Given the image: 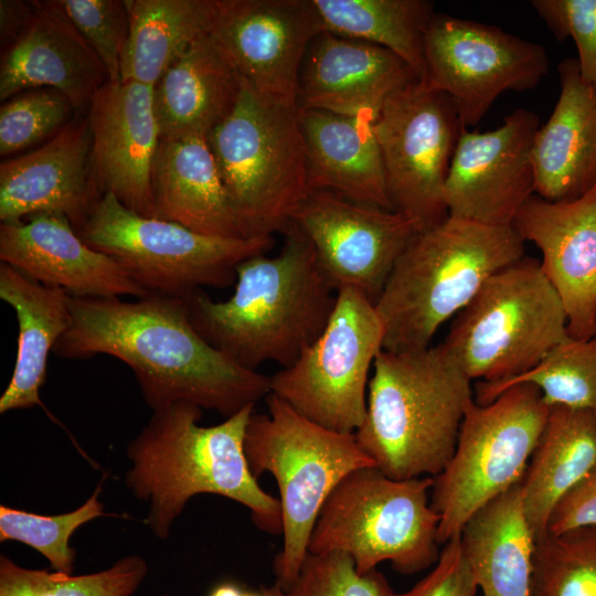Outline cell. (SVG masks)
Instances as JSON below:
<instances>
[{"label":"cell","mask_w":596,"mask_h":596,"mask_svg":"<svg viewBox=\"0 0 596 596\" xmlns=\"http://www.w3.org/2000/svg\"><path fill=\"white\" fill-rule=\"evenodd\" d=\"M549 413L540 390L529 383L508 387L488 404L471 403L451 459L434 477L430 504L440 517L439 544L522 480Z\"/></svg>","instance_id":"11"},{"label":"cell","mask_w":596,"mask_h":596,"mask_svg":"<svg viewBox=\"0 0 596 596\" xmlns=\"http://www.w3.org/2000/svg\"><path fill=\"white\" fill-rule=\"evenodd\" d=\"M539 116L518 108L493 130L464 129L444 185L450 216L511 227L534 192L531 150Z\"/></svg>","instance_id":"17"},{"label":"cell","mask_w":596,"mask_h":596,"mask_svg":"<svg viewBox=\"0 0 596 596\" xmlns=\"http://www.w3.org/2000/svg\"><path fill=\"white\" fill-rule=\"evenodd\" d=\"M299 116L310 190L392 210L374 119L302 108Z\"/></svg>","instance_id":"26"},{"label":"cell","mask_w":596,"mask_h":596,"mask_svg":"<svg viewBox=\"0 0 596 596\" xmlns=\"http://www.w3.org/2000/svg\"><path fill=\"white\" fill-rule=\"evenodd\" d=\"M416 78L390 50L323 32L305 56L297 104L302 109L375 120L385 100Z\"/></svg>","instance_id":"23"},{"label":"cell","mask_w":596,"mask_h":596,"mask_svg":"<svg viewBox=\"0 0 596 596\" xmlns=\"http://www.w3.org/2000/svg\"><path fill=\"white\" fill-rule=\"evenodd\" d=\"M242 77L211 34L198 40L153 86L160 138H207L235 107Z\"/></svg>","instance_id":"27"},{"label":"cell","mask_w":596,"mask_h":596,"mask_svg":"<svg viewBox=\"0 0 596 596\" xmlns=\"http://www.w3.org/2000/svg\"><path fill=\"white\" fill-rule=\"evenodd\" d=\"M323 32L373 43L424 74V39L436 14L426 0H312Z\"/></svg>","instance_id":"32"},{"label":"cell","mask_w":596,"mask_h":596,"mask_svg":"<svg viewBox=\"0 0 596 596\" xmlns=\"http://www.w3.org/2000/svg\"><path fill=\"white\" fill-rule=\"evenodd\" d=\"M464 129L451 98L418 78L394 92L374 120L392 210L418 233L449 216L444 185Z\"/></svg>","instance_id":"13"},{"label":"cell","mask_w":596,"mask_h":596,"mask_svg":"<svg viewBox=\"0 0 596 596\" xmlns=\"http://www.w3.org/2000/svg\"><path fill=\"white\" fill-rule=\"evenodd\" d=\"M153 217L199 234L247 238L206 138H160L152 168Z\"/></svg>","instance_id":"25"},{"label":"cell","mask_w":596,"mask_h":596,"mask_svg":"<svg viewBox=\"0 0 596 596\" xmlns=\"http://www.w3.org/2000/svg\"><path fill=\"white\" fill-rule=\"evenodd\" d=\"M596 465V415L550 406L540 440L521 480L524 513L535 541L547 534L560 500Z\"/></svg>","instance_id":"30"},{"label":"cell","mask_w":596,"mask_h":596,"mask_svg":"<svg viewBox=\"0 0 596 596\" xmlns=\"http://www.w3.org/2000/svg\"><path fill=\"white\" fill-rule=\"evenodd\" d=\"M58 2L103 62L109 82H120L121 64L129 36L126 2L119 0H58Z\"/></svg>","instance_id":"39"},{"label":"cell","mask_w":596,"mask_h":596,"mask_svg":"<svg viewBox=\"0 0 596 596\" xmlns=\"http://www.w3.org/2000/svg\"><path fill=\"white\" fill-rule=\"evenodd\" d=\"M70 326L53 353L67 360L107 354L123 361L152 411L189 403L230 417L270 393V376L236 364L199 334L184 298L70 296Z\"/></svg>","instance_id":"1"},{"label":"cell","mask_w":596,"mask_h":596,"mask_svg":"<svg viewBox=\"0 0 596 596\" xmlns=\"http://www.w3.org/2000/svg\"><path fill=\"white\" fill-rule=\"evenodd\" d=\"M549 67L541 44L494 25L436 13L424 39L421 81L448 95L468 128L502 93L534 89Z\"/></svg>","instance_id":"14"},{"label":"cell","mask_w":596,"mask_h":596,"mask_svg":"<svg viewBox=\"0 0 596 596\" xmlns=\"http://www.w3.org/2000/svg\"><path fill=\"white\" fill-rule=\"evenodd\" d=\"M381 350L375 304L356 289H339L324 330L270 376V393L320 426L354 434L366 416L370 369Z\"/></svg>","instance_id":"12"},{"label":"cell","mask_w":596,"mask_h":596,"mask_svg":"<svg viewBox=\"0 0 596 596\" xmlns=\"http://www.w3.org/2000/svg\"><path fill=\"white\" fill-rule=\"evenodd\" d=\"M276 256H252L236 269L235 290L215 301L201 289L184 297L199 334L252 371L265 362L291 365L324 330L337 290L315 251L292 223Z\"/></svg>","instance_id":"2"},{"label":"cell","mask_w":596,"mask_h":596,"mask_svg":"<svg viewBox=\"0 0 596 596\" xmlns=\"http://www.w3.org/2000/svg\"><path fill=\"white\" fill-rule=\"evenodd\" d=\"M73 110L71 100L53 88L14 95L0 107V155L15 153L56 135L70 123Z\"/></svg>","instance_id":"37"},{"label":"cell","mask_w":596,"mask_h":596,"mask_svg":"<svg viewBox=\"0 0 596 596\" xmlns=\"http://www.w3.org/2000/svg\"><path fill=\"white\" fill-rule=\"evenodd\" d=\"M519 383L538 387L549 406L561 405L596 415V334L584 340L570 338L560 343L535 368L519 377L498 384L479 382L475 401L488 404Z\"/></svg>","instance_id":"33"},{"label":"cell","mask_w":596,"mask_h":596,"mask_svg":"<svg viewBox=\"0 0 596 596\" xmlns=\"http://www.w3.org/2000/svg\"><path fill=\"white\" fill-rule=\"evenodd\" d=\"M88 107L92 166L103 194L153 217L152 168L160 141L153 86L108 81Z\"/></svg>","instance_id":"18"},{"label":"cell","mask_w":596,"mask_h":596,"mask_svg":"<svg viewBox=\"0 0 596 596\" xmlns=\"http://www.w3.org/2000/svg\"><path fill=\"white\" fill-rule=\"evenodd\" d=\"M531 6L558 41L574 40L581 78L596 88V0H532Z\"/></svg>","instance_id":"40"},{"label":"cell","mask_w":596,"mask_h":596,"mask_svg":"<svg viewBox=\"0 0 596 596\" xmlns=\"http://www.w3.org/2000/svg\"><path fill=\"white\" fill-rule=\"evenodd\" d=\"M102 195L88 117L70 121L42 147L0 164L1 223L53 213L66 216L76 230Z\"/></svg>","instance_id":"20"},{"label":"cell","mask_w":596,"mask_h":596,"mask_svg":"<svg viewBox=\"0 0 596 596\" xmlns=\"http://www.w3.org/2000/svg\"><path fill=\"white\" fill-rule=\"evenodd\" d=\"M129 36L121 81L155 86L198 40L212 33L216 0H125Z\"/></svg>","instance_id":"31"},{"label":"cell","mask_w":596,"mask_h":596,"mask_svg":"<svg viewBox=\"0 0 596 596\" xmlns=\"http://www.w3.org/2000/svg\"><path fill=\"white\" fill-rule=\"evenodd\" d=\"M473 401L471 380L441 343L416 351L381 350L369 383L366 416L354 435L387 477L434 478L451 459Z\"/></svg>","instance_id":"4"},{"label":"cell","mask_w":596,"mask_h":596,"mask_svg":"<svg viewBox=\"0 0 596 596\" xmlns=\"http://www.w3.org/2000/svg\"><path fill=\"white\" fill-rule=\"evenodd\" d=\"M582 526H596V465L554 508L547 534H560Z\"/></svg>","instance_id":"42"},{"label":"cell","mask_w":596,"mask_h":596,"mask_svg":"<svg viewBox=\"0 0 596 596\" xmlns=\"http://www.w3.org/2000/svg\"><path fill=\"white\" fill-rule=\"evenodd\" d=\"M511 227L542 253L541 268L557 292L572 339L596 334V187L579 199L532 195Z\"/></svg>","instance_id":"19"},{"label":"cell","mask_w":596,"mask_h":596,"mask_svg":"<svg viewBox=\"0 0 596 596\" xmlns=\"http://www.w3.org/2000/svg\"><path fill=\"white\" fill-rule=\"evenodd\" d=\"M570 338L557 292L540 262L523 256L482 285L441 344L471 381L498 384L531 371Z\"/></svg>","instance_id":"9"},{"label":"cell","mask_w":596,"mask_h":596,"mask_svg":"<svg viewBox=\"0 0 596 596\" xmlns=\"http://www.w3.org/2000/svg\"><path fill=\"white\" fill-rule=\"evenodd\" d=\"M147 573V563L138 555L84 575L25 568L1 555L0 596H131Z\"/></svg>","instance_id":"34"},{"label":"cell","mask_w":596,"mask_h":596,"mask_svg":"<svg viewBox=\"0 0 596 596\" xmlns=\"http://www.w3.org/2000/svg\"><path fill=\"white\" fill-rule=\"evenodd\" d=\"M433 485V477L397 480L375 466L350 472L324 502L308 553L345 554L361 575L384 561L404 575L428 568L440 554Z\"/></svg>","instance_id":"8"},{"label":"cell","mask_w":596,"mask_h":596,"mask_svg":"<svg viewBox=\"0 0 596 596\" xmlns=\"http://www.w3.org/2000/svg\"><path fill=\"white\" fill-rule=\"evenodd\" d=\"M291 223L311 244L323 274L338 291L353 288L376 302L404 249L418 233L406 216L312 190Z\"/></svg>","instance_id":"15"},{"label":"cell","mask_w":596,"mask_h":596,"mask_svg":"<svg viewBox=\"0 0 596 596\" xmlns=\"http://www.w3.org/2000/svg\"><path fill=\"white\" fill-rule=\"evenodd\" d=\"M477 590L458 535L445 543L433 570L415 586L395 593L386 582L382 596H475Z\"/></svg>","instance_id":"41"},{"label":"cell","mask_w":596,"mask_h":596,"mask_svg":"<svg viewBox=\"0 0 596 596\" xmlns=\"http://www.w3.org/2000/svg\"><path fill=\"white\" fill-rule=\"evenodd\" d=\"M561 93L531 150L534 192L552 201H573L596 187V88L579 75L576 58L558 64Z\"/></svg>","instance_id":"24"},{"label":"cell","mask_w":596,"mask_h":596,"mask_svg":"<svg viewBox=\"0 0 596 596\" xmlns=\"http://www.w3.org/2000/svg\"><path fill=\"white\" fill-rule=\"evenodd\" d=\"M206 140L245 236L284 233L311 191L299 106L267 99L242 78L235 107Z\"/></svg>","instance_id":"6"},{"label":"cell","mask_w":596,"mask_h":596,"mask_svg":"<svg viewBox=\"0 0 596 596\" xmlns=\"http://www.w3.org/2000/svg\"><path fill=\"white\" fill-rule=\"evenodd\" d=\"M524 242L512 227L448 216L417 233L397 259L375 302L383 350L428 348L497 272L521 259Z\"/></svg>","instance_id":"5"},{"label":"cell","mask_w":596,"mask_h":596,"mask_svg":"<svg viewBox=\"0 0 596 596\" xmlns=\"http://www.w3.org/2000/svg\"><path fill=\"white\" fill-rule=\"evenodd\" d=\"M33 15L4 49L0 65V99L22 92L53 88L74 108L89 106L109 81L103 62L57 1H33Z\"/></svg>","instance_id":"22"},{"label":"cell","mask_w":596,"mask_h":596,"mask_svg":"<svg viewBox=\"0 0 596 596\" xmlns=\"http://www.w3.org/2000/svg\"><path fill=\"white\" fill-rule=\"evenodd\" d=\"M100 483L77 509L57 515H42L25 510L0 507V541H19L41 553L56 571L72 574L75 551L70 546L72 534L84 523L104 515L98 500Z\"/></svg>","instance_id":"36"},{"label":"cell","mask_w":596,"mask_h":596,"mask_svg":"<svg viewBox=\"0 0 596 596\" xmlns=\"http://www.w3.org/2000/svg\"><path fill=\"white\" fill-rule=\"evenodd\" d=\"M254 406L213 426H201L202 408L177 403L153 411L127 447V487L149 502L147 523L166 539L174 519L195 494L223 496L245 505L263 531L283 532L278 499L260 488L244 450Z\"/></svg>","instance_id":"3"},{"label":"cell","mask_w":596,"mask_h":596,"mask_svg":"<svg viewBox=\"0 0 596 596\" xmlns=\"http://www.w3.org/2000/svg\"><path fill=\"white\" fill-rule=\"evenodd\" d=\"M244 596H263V595H262V593L256 594V593L245 592V593H244Z\"/></svg>","instance_id":"45"},{"label":"cell","mask_w":596,"mask_h":596,"mask_svg":"<svg viewBox=\"0 0 596 596\" xmlns=\"http://www.w3.org/2000/svg\"><path fill=\"white\" fill-rule=\"evenodd\" d=\"M531 596H596V526L536 541Z\"/></svg>","instance_id":"35"},{"label":"cell","mask_w":596,"mask_h":596,"mask_svg":"<svg viewBox=\"0 0 596 596\" xmlns=\"http://www.w3.org/2000/svg\"><path fill=\"white\" fill-rule=\"evenodd\" d=\"M163 596H169V595H163Z\"/></svg>","instance_id":"46"},{"label":"cell","mask_w":596,"mask_h":596,"mask_svg":"<svg viewBox=\"0 0 596 596\" xmlns=\"http://www.w3.org/2000/svg\"><path fill=\"white\" fill-rule=\"evenodd\" d=\"M386 578L376 570L359 574L351 557L342 553H308L294 583L276 582L262 587L263 596H382Z\"/></svg>","instance_id":"38"},{"label":"cell","mask_w":596,"mask_h":596,"mask_svg":"<svg viewBox=\"0 0 596 596\" xmlns=\"http://www.w3.org/2000/svg\"><path fill=\"white\" fill-rule=\"evenodd\" d=\"M265 401L267 413L254 412L249 418L244 450L256 479L270 472L277 482L284 539L274 571L276 583L287 588L299 575L330 493L350 472L375 462L354 434L320 426L272 393Z\"/></svg>","instance_id":"7"},{"label":"cell","mask_w":596,"mask_h":596,"mask_svg":"<svg viewBox=\"0 0 596 596\" xmlns=\"http://www.w3.org/2000/svg\"><path fill=\"white\" fill-rule=\"evenodd\" d=\"M34 11L33 1L1 0L0 25L2 50L11 45L30 22Z\"/></svg>","instance_id":"43"},{"label":"cell","mask_w":596,"mask_h":596,"mask_svg":"<svg viewBox=\"0 0 596 596\" xmlns=\"http://www.w3.org/2000/svg\"><path fill=\"white\" fill-rule=\"evenodd\" d=\"M0 298L15 311L19 327L17 361L0 397V413L43 407L40 390L49 354L71 322L70 295L0 262Z\"/></svg>","instance_id":"29"},{"label":"cell","mask_w":596,"mask_h":596,"mask_svg":"<svg viewBox=\"0 0 596 596\" xmlns=\"http://www.w3.org/2000/svg\"><path fill=\"white\" fill-rule=\"evenodd\" d=\"M482 596H531L535 539L521 481L473 513L459 534Z\"/></svg>","instance_id":"28"},{"label":"cell","mask_w":596,"mask_h":596,"mask_svg":"<svg viewBox=\"0 0 596 596\" xmlns=\"http://www.w3.org/2000/svg\"><path fill=\"white\" fill-rule=\"evenodd\" d=\"M321 33L312 0H216L212 35L267 99L297 104L305 56Z\"/></svg>","instance_id":"16"},{"label":"cell","mask_w":596,"mask_h":596,"mask_svg":"<svg viewBox=\"0 0 596 596\" xmlns=\"http://www.w3.org/2000/svg\"><path fill=\"white\" fill-rule=\"evenodd\" d=\"M244 593L233 583H222L215 586L209 596H244Z\"/></svg>","instance_id":"44"},{"label":"cell","mask_w":596,"mask_h":596,"mask_svg":"<svg viewBox=\"0 0 596 596\" xmlns=\"http://www.w3.org/2000/svg\"><path fill=\"white\" fill-rule=\"evenodd\" d=\"M92 248L116 260L148 294L184 298L202 287L226 288L237 266L265 254L273 236L223 238L140 215L104 193L76 228Z\"/></svg>","instance_id":"10"},{"label":"cell","mask_w":596,"mask_h":596,"mask_svg":"<svg viewBox=\"0 0 596 596\" xmlns=\"http://www.w3.org/2000/svg\"><path fill=\"white\" fill-rule=\"evenodd\" d=\"M0 260L72 297L148 295L116 260L87 245L62 214L40 213L1 223Z\"/></svg>","instance_id":"21"}]
</instances>
